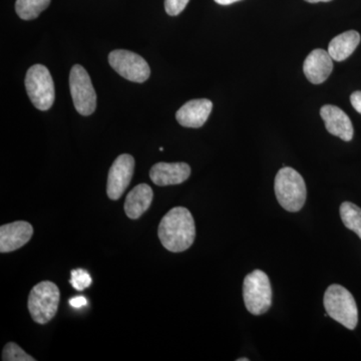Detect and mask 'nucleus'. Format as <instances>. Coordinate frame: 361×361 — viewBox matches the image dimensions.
<instances>
[{
    "instance_id": "nucleus-19",
    "label": "nucleus",
    "mask_w": 361,
    "mask_h": 361,
    "mask_svg": "<svg viewBox=\"0 0 361 361\" xmlns=\"http://www.w3.org/2000/svg\"><path fill=\"white\" fill-rule=\"evenodd\" d=\"M2 360L4 361H35V358L27 355L20 346L14 342H9L2 350Z\"/></svg>"
},
{
    "instance_id": "nucleus-10",
    "label": "nucleus",
    "mask_w": 361,
    "mask_h": 361,
    "mask_svg": "<svg viewBox=\"0 0 361 361\" xmlns=\"http://www.w3.org/2000/svg\"><path fill=\"white\" fill-rule=\"evenodd\" d=\"M33 235L32 226L25 221H16L0 227V252L8 253L28 243Z\"/></svg>"
},
{
    "instance_id": "nucleus-11",
    "label": "nucleus",
    "mask_w": 361,
    "mask_h": 361,
    "mask_svg": "<svg viewBox=\"0 0 361 361\" xmlns=\"http://www.w3.org/2000/svg\"><path fill=\"white\" fill-rule=\"evenodd\" d=\"M334 70V59L324 49H314L308 54L303 63L305 77L313 85L324 82Z\"/></svg>"
},
{
    "instance_id": "nucleus-15",
    "label": "nucleus",
    "mask_w": 361,
    "mask_h": 361,
    "mask_svg": "<svg viewBox=\"0 0 361 361\" xmlns=\"http://www.w3.org/2000/svg\"><path fill=\"white\" fill-rule=\"evenodd\" d=\"M154 193L152 188L147 184H140L135 186L132 191L128 194L126 198L125 212L130 219L137 220L146 213L152 201H153Z\"/></svg>"
},
{
    "instance_id": "nucleus-13",
    "label": "nucleus",
    "mask_w": 361,
    "mask_h": 361,
    "mask_svg": "<svg viewBox=\"0 0 361 361\" xmlns=\"http://www.w3.org/2000/svg\"><path fill=\"white\" fill-rule=\"evenodd\" d=\"M212 109L213 103L210 99H192L180 106L176 118L183 127L198 129L207 122Z\"/></svg>"
},
{
    "instance_id": "nucleus-25",
    "label": "nucleus",
    "mask_w": 361,
    "mask_h": 361,
    "mask_svg": "<svg viewBox=\"0 0 361 361\" xmlns=\"http://www.w3.org/2000/svg\"><path fill=\"white\" fill-rule=\"evenodd\" d=\"M305 1L310 2V4H317V2H329L331 0H305Z\"/></svg>"
},
{
    "instance_id": "nucleus-12",
    "label": "nucleus",
    "mask_w": 361,
    "mask_h": 361,
    "mask_svg": "<svg viewBox=\"0 0 361 361\" xmlns=\"http://www.w3.org/2000/svg\"><path fill=\"white\" fill-rule=\"evenodd\" d=\"M325 128L330 134L344 142H350L353 137V126L349 116L338 106L326 104L320 110Z\"/></svg>"
},
{
    "instance_id": "nucleus-3",
    "label": "nucleus",
    "mask_w": 361,
    "mask_h": 361,
    "mask_svg": "<svg viewBox=\"0 0 361 361\" xmlns=\"http://www.w3.org/2000/svg\"><path fill=\"white\" fill-rule=\"evenodd\" d=\"M327 315L348 329H355L358 322V310L355 297L338 284L330 285L323 298Z\"/></svg>"
},
{
    "instance_id": "nucleus-7",
    "label": "nucleus",
    "mask_w": 361,
    "mask_h": 361,
    "mask_svg": "<svg viewBox=\"0 0 361 361\" xmlns=\"http://www.w3.org/2000/svg\"><path fill=\"white\" fill-rule=\"evenodd\" d=\"M70 89L75 110L82 116L92 115L97 108V94L89 73L82 66L71 68Z\"/></svg>"
},
{
    "instance_id": "nucleus-9",
    "label": "nucleus",
    "mask_w": 361,
    "mask_h": 361,
    "mask_svg": "<svg viewBox=\"0 0 361 361\" xmlns=\"http://www.w3.org/2000/svg\"><path fill=\"white\" fill-rule=\"evenodd\" d=\"M135 159L129 154L118 156L109 171L106 194L111 200H118L129 187L134 176Z\"/></svg>"
},
{
    "instance_id": "nucleus-4",
    "label": "nucleus",
    "mask_w": 361,
    "mask_h": 361,
    "mask_svg": "<svg viewBox=\"0 0 361 361\" xmlns=\"http://www.w3.org/2000/svg\"><path fill=\"white\" fill-rule=\"evenodd\" d=\"M61 292L54 282L42 281L35 285L28 296L27 307L33 322L45 324L51 322L59 310Z\"/></svg>"
},
{
    "instance_id": "nucleus-8",
    "label": "nucleus",
    "mask_w": 361,
    "mask_h": 361,
    "mask_svg": "<svg viewBox=\"0 0 361 361\" xmlns=\"http://www.w3.org/2000/svg\"><path fill=\"white\" fill-rule=\"evenodd\" d=\"M109 63L126 80L130 82H146L151 75L148 63L139 54L126 49H116L109 56Z\"/></svg>"
},
{
    "instance_id": "nucleus-6",
    "label": "nucleus",
    "mask_w": 361,
    "mask_h": 361,
    "mask_svg": "<svg viewBox=\"0 0 361 361\" xmlns=\"http://www.w3.org/2000/svg\"><path fill=\"white\" fill-rule=\"evenodd\" d=\"M26 92L33 106L47 111L54 103V85L49 71L42 65L32 66L26 73Z\"/></svg>"
},
{
    "instance_id": "nucleus-18",
    "label": "nucleus",
    "mask_w": 361,
    "mask_h": 361,
    "mask_svg": "<svg viewBox=\"0 0 361 361\" xmlns=\"http://www.w3.org/2000/svg\"><path fill=\"white\" fill-rule=\"evenodd\" d=\"M342 222L361 239V209L350 202H344L341 206Z\"/></svg>"
},
{
    "instance_id": "nucleus-22",
    "label": "nucleus",
    "mask_w": 361,
    "mask_h": 361,
    "mask_svg": "<svg viewBox=\"0 0 361 361\" xmlns=\"http://www.w3.org/2000/svg\"><path fill=\"white\" fill-rule=\"evenodd\" d=\"M350 103L355 110L361 115V90L353 92L350 97Z\"/></svg>"
},
{
    "instance_id": "nucleus-5",
    "label": "nucleus",
    "mask_w": 361,
    "mask_h": 361,
    "mask_svg": "<svg viewBox=\"0 0 361 361\" xmlns=\"http://www.w3.org/2000/svg\"><path fill=\"white\" fill-rule=\"evenodd\" d=\"M243 298L246 310L253 315H262L272 304V288L269 277L261 270H254L243 282Z\"/></svg>"
},
{
    "instance_id": "nucleus-21",
    "label": "nucleus",
    "mask_w": 361,
    "mask_h": 361,
    "mask_svg": "<svg viewBox=\"0 0 361 361\" xmlns=\"http://www.w3.org/2000/svg\"><path fill=\"white\" fill-rule=\"evenodd\" d=\"M190 0H165L166 13L171 16H179L189 4Z\"/></svg>"
},
{
    "instance_id": "nucleus-26",
    "label": "nucleus",
    "mask_w": 361,
    "mask_h": 361,
    "mask_svg": "<svg viewBox=\"0 0 361 361\" xmlns=\"http://www.w3.org/2000/svg\"><path fill=\"white\" fill-rule=\"evenodd\" d=\"M248 358H239L238 361H248Z\"/></svg>"
},
{
    "instance_id": "nucleus-2",
    "label": "nucleus",
    "mask_w": 361,
    "mask_h": 361,
    "mask_svg": "<svg viewBox=\"0 0 361 361\" xmlns=\"http://www.w3.org/2000/svg\"><path fill=\"white\" fill-rule=\"evenodd\" d=\"M277 201L285 210L295 213L305 204L307 190L302 176L290 167L278 171L274 182Z\"/></svg>"
},
{
    "instance_id": "nucleus-20",
    "label": "nucleus",
    "mask_w": 361,
    "mask_h": 361,
    "mask_svg": "<svg viewBox=\"0 0 361 361\" xmlns=\"http://www.w3.org/2000/svg\"><path fill=\"white\" fill-rule=\"evenodd\" d=\"M92 279L87 271L84 269H75L71 271V278L70 283L73 288L78 291L85 290V288L90 286Z\"/></svg>"
},
{
    "instance_id": "nucleus-23",
    "label": "nucleus",
    "mask_w": 361,
    "mask_h": 361,
    "mask_svg": "<svg viewBox=\"0 0 361 361\" xmlns=\"http://www.w3.org/2000/svg\"><path fill=\"white\" fill-rule=\"evenodd\" d=\"M87 299L84 296L73 297L70 300V305L71 307L75 308V310L84 307V306L87 305Z\"/></svg>"
},
{
    "instance_id": "nucleus-17",
    "label": "nucleus",
    "mask_w": 361,
    "mask_h": 361,
    "mask_svg": "<svg viewBox=\"0 0 361 361\" xmlns=\"http://www.w3.org/2000/svg\"><path fill=\"white\" fill-rule=\"evenodd\" d=\"M51 0H16V11L21 20H32L49 7Z\"/></svg>"
},
{
    "instance_id": "nucleus-14",
    "label": "nucleus",
    "mask_w": 361,
    "mask_h": 361,
    "mask_svg": "<svg viewBox=\"0 0 361 361\" xmlns=\"http://www.w3.org/2000/svg\"><path fill=\"white\" fill-rule=\"evenodd\" d=\"M191 168L186 163H158L149 171V178L157 186L179 185L189 179Z\"/></svg>"
},
{
    "instance_id": "nucleus-16",
    "label": "nucleus",
    "mask_w": 361,
    "mask_h": 361,
    "mask_svg": "<svg viewBox=\"0 0 361 361\" xmlns=\"http://www.w3.org/2000/svg\"><path fill=\"white\" fill-rule=\"evenodd\" d=\"M360 42V35L355 30H348L337 35L330 42L329 51L330 56L336 61H345L355 52Z\"/></svg>"
},
{
    "instance_id": "nucleus-1",
    "label": "nucleus",
    "mask_w": 361,
    "mask_h": 361,
    "mask_svg": "<svg viewBox=\"0 0 361 361\" xmlns=\"http://www.w3.org/2000/svg\"><path fill=\"white\" fill-rule=\"evenodd\" d=\"M158 234L167 250L174 253L188 250L196 238L193 216L185 207L173 208L161 219Z\"/></svg>"
},
{
    "instance_id": "nucleus-24",
    "label": "nucleus",
    "mask_w": 361,
    "mask_h": 361,
    "mask_svg": "<svg viewBox=\"0 0 361 361\" xmlns=\"http://www.w3.org/2000/svg\"><path fill=\"white\" fill-rule=\"evenodd\" d=\"M238 1H240V0H215V2H217L218 4H221V6H230V4Z\"/></svg>"
}]
</instances>
